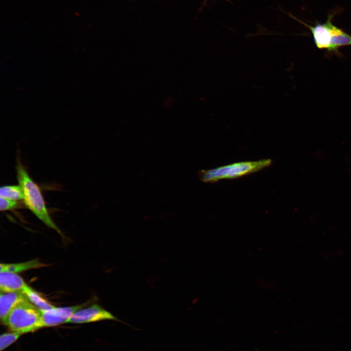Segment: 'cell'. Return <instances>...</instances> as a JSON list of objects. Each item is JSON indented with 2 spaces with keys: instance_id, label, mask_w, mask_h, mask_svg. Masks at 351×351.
<instances>
[{
  "instance_id": "6da1fadb",
  "label": "cell",
  "mask_w": 351,
  "mask_h": 351,
  "mask_svg": "<svg viewBox=\"0 0 351 351\" xmlns=\"http://www.w3.org/2000/svg\"><path fill=\"white\" fill-rule=\"evenodd\" d=\"M16 169L18 183L23 194V201L27 208L45 225L62 234L49 214L39 187L19 160H17Z\"/></svg>"
},
{
  "instance_id": "7a4b0ae2",
  "label": "cell",
  "mask_w": 351,
  "mask_h": 351,
  "mask_svg": "<svg viewBox=\"0 0 351 351\" xmlns=\"http://www.w3.org/2000/svg\"><path fill=\"white\" fill-rule=\"evenodd\" d=\"M272 163L270 159L241 161L215 168L202 170L200 178L204 182H215L220 180L234 179L261 170Z\"/></svg>"
},
{
  "instance_id": "3957f363",
  "label": "cell",
  "mask_w": 351,
  "mask_h": 351,
  "mask_svg": "<svg viewBox=\"0 0 351 351\" xmlns=\"http://www.w3.org/2000/svg\"><path fill=\"white\" fill-rule=\"evenodd\" d=\"M5 325L21 334L35 332L43 328L41 311L28 300H24L11 311Z\"/></svg>"
},
{
  "instance_id": "277c9868",
  "label": "cell",
  "mask_w": 351,
  "mask_h": 351,
  "mask_svg": "<svg viewBox=\"0 0 351 351\" xmlns=\"http://www.w3.org/2000/svg\"><path fill=\"white\" fill-rule=\"evenodd\" d=\"M103 320H113L129 325L97 304L77 311L67 323L82 324Z\"/></svg>"
},
{
  "instance_id": "5b68a950",
  "label": "cell",
  "mask_w": 351,
  "mask_h": 351,
  "mask_svg": "<svg viewBox=\"0 0 351 351\" xmlns=\"http://www.w3.org/2000/svg\"><path fill=\"white\" fill-rule=\"evenodd\" d=\"M89 302L80 305L65 307H54L41 311L42 327L55 326L67 323L71 316L77 311L83 308Z\"/></svg>"
},
{
  "instance_id": "8992f818",
  "label": "cell",
  "mask_w": 351,
  "mask_h": 351,
  "mask_svg": "<svg viewBox=\"0 0 351 351\" xmlns=\"http://www.w3.org/2000/svg\"><path fill=\"white\" fill-rule=\"evenodd\" d=\"M333 16L334 14H329L326 22H317L313 26L308 24L298 19L297 20L310 30L316 47L318 49H326L328 51L331 46L332 36L331 27Z\"/></svg>"
},
{
  "instance_id": "52a82bcc",
  "label": "cell",
  "mask_w": 351,
  "mask_h": 351,
  "mask_svg": "<svg viewBox=\"0 0 351 351\" xmlns=\"http://www.w3.org/2000/svg\"><path fill=\"white\" fill-rule=\"evenodd\" d=\"M28 300L22 292H2L0 294V318L5 325L7 317L11 311L20 302Z\"/></svg>"
},
{
  "instance_id": "ba28073f",
  "label": "cell",
  "mask_w": 351,
  "mask_h": 351,
  "mask_svg": "<svg viewBox=\"0 0 351 351\" xmlns=\"http://www.w3.org/2000/svg\"><path fill=\"white\" fill-rule=\"evenodd\" d=\"M27 284L16 273L1 272L0 273V290L2 292H23Z\"/></svg>"
},
{
  "instance_id": "9c48e42d",
  "label": "cell",
  "mask_w": 351,
  "mask_h": 351,
  "mask_svg": "<svg viewBox=\"0 0 351 351\" xmlns=\"http://www.w3.org/2000/svg\"><path fill=\"white\" fill-rule=\"evenodd\" d=\"M47 265L41 262L38 259H34L23 262L16 263H1L0 264V272H8L13 273H18L25 271L40 268Z\"/></svg>"
},
{
  "instance_id": "30bf717a",
  "label": "cell",
  "mask_w": 351,
  "mask_h": 351,
  "mask_svg": "<svg viewBox=\"0 0 351 351\" xmlns=\"http://www.w3.org/2000/svg\"><path fill=\"white\" fill-rule=\"evenodd\" d=\"M332 39L329 52H333L340 54L339 48L351 45V35L345 32L340 28L334 25L332 29Z\"/></svg>"
},
{
  "instance_id": "8fae6325",
  "label": "cell",
  "mask_w": 351,
  "mask_h": 351,
  "mask_svg": "<svg viewBox=\"0 0 351 351\" xmlns=\"http://www.w3.org/2000/svg\"><path fill=\"white\" fill-rule=\"evenodd\" d=\"M22 293L26 295L32 304L41 311H46L55 307L28 285L25 288Z\"/></svg>"
},
{
  "instance_id": "7c38bea8",
  "label": "cell",
  "mask_w": 351,
  "mask_h": 351,
  "mask_svg": "<svg viewBox=\"0 0 351 351\" xmlns=\"http://www.w3.org/2000/svg\"><path fill=\"white\" fill-rule=\"evenodd\" d=\"M0 196L16 201L23 199L22 190L19 184L1 186L0 189Z\"/></svg>"
},
{
  "instance_id": "4fadbf2b",
  "label": "cell",
  "mask_w": 351,
  "mask_h": 351,
  "mask_svg": "<svg viewBox=\"0 0 351 351\" xmlns=\"http://www.w3.org/2000/svg\"><path fill=\"white\" fill-rule=\"evenodd\" d=\"M21 334L17 332L4 333L0 337V351H2L13 344Z\"/></svg>"
},
{
  "instance_id": "5bb4252c",
  "label": "cell",
  "mask_w": 351,
  "mask_h": 351,
  "mask_svg": "<svg viewBox=\"0 0 351 351\" xmlns=\"http://www.w3.org/2000/svg\"><path fill=\"white\" fill-rule=\"evenodd\" d=\"M19 206L18 201L8 199L0 196V210L6 211L13 210Z\"/></svg>"
}]
</instances>
